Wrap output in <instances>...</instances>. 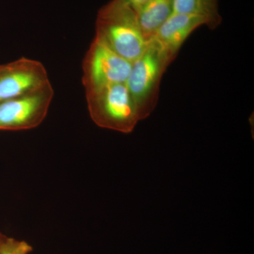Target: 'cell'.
I'll return each mask as SVG.
<instances>
[{"mask_svg": "<svg viewBox=\"0 0 254 254\" xmlns=\"http://www.w3.org/2000/svg\"><path fill=\"white\" fill-rule=\"evenodd\" d=\"M95 37L131 63L148 45L134 10L120 0H112L98 11Z\"/></svg>", "mask_w": 254, "mask_h": 254, "instance_id": "cell-1", "label": "cell"}, {"mask_svg": "<svg viewBox=\"0 0 254 254\" xmlns=\"http://www.w3.org/2000/svg\"><path fill=\"white\" fill-rule=\"evenodd\" d=\"M86 98L91 120L101 128L129 133L141 121L125 83L88 90Z\"/></svg>", "mask_w": 254, "mask_h": 254, "instance_id": "cell-2", "label": "cell"}, {"mask_svg": "<svg viewBox=\"0 0 254 254\" xmlns=\"http://www.w3.org/2000/svg\"><path fill=\"white\" fill-rule=\"evenodd\" d=\"M173 60L153 42L132 63L126 86L138 110L140 120L152 113L158 103L160 83L164 73Z\"/></svg>", "mask_w": 254, "mask_h": 254, "instance_id": "cell-3", "label": "cell"}, {"mask_svg": "<svg viewBox=\"0 0 254 254\" xmlns=\"http://www.w3.org/2000/svg\"><path fill=\"white\" fill-rule=\"evenodd\" d=\"M131 65V63L124 59L95 37L82 64V83L85 91L126 83Z\"/></svg>", "mask_w": 254, "mask_h": 254, "instance_id": "cell-4", "label": "cell"}, {"mask_svg": "<svg viewBox=\"0 0 254 254\" xmlns=\"http://www.w3.org/2000/svg\"><path fill=\"white\" fill-rule=\"evenodd\" d=\"M53 96L54 90L50 85L31 94L0 102V130L36 128L48 115Z\"/></svg>", "mask_w": 254, "mask_h": 254, "instance_id": "cell-5", "label": "cell"}, {"mask_svg": "<svg viewBox=\"0 0 254 254\" xmlns=\"http://www.w3.org/2000/svg\"><path fill=\"white\" fill-rule=\"evenodd\" d=\"M51 85L43 64L21 58L0 65V102L31 94Z\"/></svg>", "mask_w": 254, "mask_h": 254, "instance_id": "cell-6", "label": "cell"}, {"mask_svg": "<svg viewBox=\"0 0 254 254\" xmlns=\"http://www.w3.org/2000/svg\"><path fill=\"white\" fill-rule=\"evenodd\" d=\"M202 26L209 28L208 21L204 18L173 12L149 41L155 43L174 61L187 38Z\"/></svg>", "mask_w": 254, "mask_h": 254, "instance_id": "cell-7", "label": "cell"}, {"mask_svg": "<svg viewBox=\"0 0 254 254\" xmlns=\"http://www.w3.org/2000/svg\"><path fill=\"white\" fill-rule=\"evenodd\" d=\"M145 38L149 41L173 13V0H148L133 9Z\"/></svg>", "mask_w": 254, "mask_h": 254, "instance_id": "cell-8", "label": "cell"}, {"mask_svg": "<svg viewBox=\"0 0 254 254\" xmlns=\"http://www.w3.org/2000/svg\"><path fill=\"white\" fill-rule=\"evenodd\" d=\"M173 12L204 18L210 29L218 27L222 22L218 0H173Z\"/></svg>", "mask_w": 254, "mask_h": 254, "instance_id": "cell-9", "label": "cell"}, {"mask_svg": "<svg viewBox=\"0 0 254 254\" xmlns=\"http://www.w3.org/2000/svg\"><path fill=\"white\" fill-rule=\"evenodd\" d=\"M31 246L25 241L10 238L0 233V254H29Z\"/></svg>", "mask_w": 254, "mask_h": 254, "instance_id": "cell-10", "label": "cell"}, {"mask_svg": "<svg viewBox=\"0 0 254 254\" xmlns=\"http://www.w3.org/2000/svg\"><path fill=\"white\" fill-rule=\"evenodd\" d=\"M120 1H123L125 4L131 6L132 9H135L148 0H120Z\"/></svg>", "mask_w": 254, "mask_h": 254, "instance_id": "cell-11", "label": "cell"}]
</instances>
